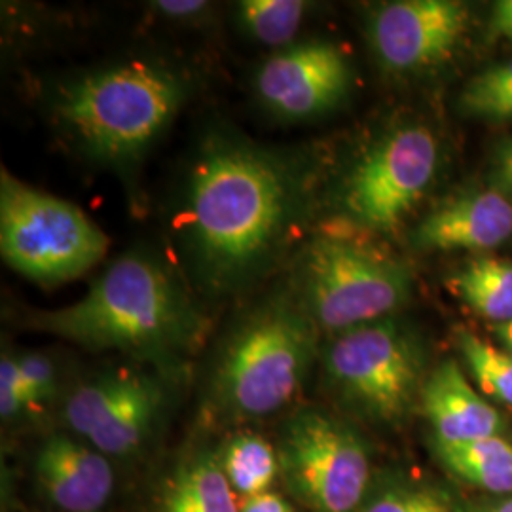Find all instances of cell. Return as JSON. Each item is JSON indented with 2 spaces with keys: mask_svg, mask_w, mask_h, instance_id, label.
I'll list each match as a JSON object with an SVG mask.
<instances>
[{
  "mask_svg": "<svg viewBox=\"0 0 512 512\" xmlns=\"http://www.w3.org/2000/svg\"><path fill=\"white\" fill-rule=\"evenodd\" d=\"M313 200L304 152L209 129L173 202V264L203 302L253 293L300 251Z\"/></svg>",
  "mask_w": 512,
  "mask_h": 512,
  "instance_id": "obj_1",
  "label": "cell"
},
{
  "mask_svg": "<svg viewBox=\"0 0 512 512\" xmlns=\"http://www.w3.org/2000/svg\"><path fill=\"white\" fill-rule=\"evenodd\" d=\"M27 329L90 351H118L175 374L209 327L203 300L181 270L150 249L116 256L80 300L33 310Z\"/></svg>",
  "mask_w": 512,
  "mask_h": 512,
  "instance_id": "obj_2",
  "label": "cell"
},
{
  "mask_svg": "<svg viewBox=\"0 0 512 512\" xmlns=\"http://www.w3.org/2000/svg\"><path fill=\"white\" fill-rule=\"evenodd\" d=\"M190 74L156 57H129L55 86L48 114L59 137L99 167L133 177L192 93Z\"/></svg>",
  "mask_w": 512,
  "mask_h": 512,
  "instance_id": "obj_3",
  "label": "cell"
},
{
  "mask_svg": "<svg viewBox=\"0 0 512 512\" xmlns=\"http://www.w3.org/2000/svg\"><path fill=\"white\" fill-rule=\"evenodd\" d=\"M319 338L287 279L260 294L213 355L205 387L209 412L226 423H243L287 410L319 361Z\"/></svg>",
  "mask_w": 512,
  "mask_h": 512,
  "instance_id": "obj_4",
  "label": "cell"
},
{
  "mask_svg": "<svg viewBox=\"0 0 512 512\" xmlns=\"http://www.w3.org/2000/svg\"><path fill=\"white\" fill-rule=\"evenodd\" d=\"M330 397L355 418L401 427L420 406L427 351L420 334L387 317L330 336L319 353Z\"/></svg>",
  "mask_w": 512,
  "mask_h": 512,
  "instance_id": "obj_5",
  "label": "cell"
},
{
  "mask_svg": "<svg viewBox=\"0 0 512 512\" xmlns=\"http://www.w3.org/2000/svg\"><path fill=\"white\" fill-rule=\"evenodd\" d=\"M285 279L313 325L329 336L393 317L412 294L401 260L334 236L302 243Z\"/></svg>",
  "mask_w": 512,
  "mask_h": 512,
  "instance_id": "obj_6",
  "label": "cell"
},
{
  "mask_svg": "<svg viewBox=\"0 0 512 512\" xmlns=\"http://www.w3.org/2000/svg\"><path fill=\"white\" fill-rule=\"evenodd\" d=\"M109 236L78 205L0 175V255L21 277L57 287L95 268Z\"/></svg>",
  "mask_w": 512,
  "mask_h": 512,
  "instance_id": "obj_7",
  "label": "cell"
},
{
  "mask_svg": "<svg viewBox=\"0 0 512 512\" xmlns=\"http://www.w3.org/2000/svg\"><path fill=\"white\" fill-rule=\"evenodd\" d=\"M279 478L310 512H361L374 482L368 442L336 414L298 408L277 440Z\"/></svg>",
  "mask_w": 512,
  "mask_h": 512,
  "instance_id": "obj_8",
  "label": "cell"
},
{
  "mask_svg": "<svg viewBox=\"0 0 512 512\" xmlns=\"http://www.w3.org/2000/svg\"><path fill=\"white\" fill-rule=\"evenodd\" d=\"M439 160V141L427 126L385 129L349 165L334 205L359 228L395 232L431 188Z\"/></svg>",
  "mask_w": 512,
  "mask_h": 512,
  "instance_id": "obj_9",
  "label": "cell"
},
{
  "mask_svg": "<svg viewBox=\"0 0 512 512\" xmlns=\"http://www.w3.org/2000/svg\"><path fill=\"white\" fill-rule=\"evenodd\" d=\"M160 370L112 368L74 387L63 403V421L78 439L110 459L139 454L154 435L167 406Z\"/></svg>",
  "mask_w": 512,
  "mask_h": 512,
  "instance_id": "obj_10",
  "label": "cell"
},
{
  "mask_svg": "<svg viewBox=\"0 0 512 512\" xmlns=\"http://www.w3.org/2000/svg\"><path fill=\"white\" fill-rule=\"evenodd\" d=\"M471 25L458 0H397L370 10L366 37L385 73L414 76L450 61Z\"/></svg>",
  "mask_w": 512,
  "mask_h": 512,
  "instance_id": "obj_11",
  "label": "cell"
},
{
  "mask_svg": "<svg viewBox=\"0 0 512 512\" xmlns=\"http://www.w3.org/2000/svg\"><path fill=\"white\" fill-rule=\"evenodd\" d=\"M351 78L348 55L334 42H294L260 63L255 95L277 120L306 122L340 107Z\"/></svg>",
  "mask_w": 512,
  "mask_h": 512,
  "instance_id": "obj_12",
  "label": "cell"
},
{
  "mask_svg": "<svg viewBox=\"0 0 512 512\" xmlns=\"http://www.w3.org/2000/svg\"><path fill=\"white\" fill-rule=\"evenodd\" d=\"M33 471L40 492L61 512H101L116 486L112 459L69 433L40 444Z\"/></svg>",
  "mask_w": 512,
  "mask_h": 512,
  "instance_id": "obj_13",
  "label": "cell"
},
{
  "mask_svg": "<svg viewBox=\"0 0 512 512\" xmlns=\"http://www.w3.org/2000/svg\"><path fill=\"white\" fill-rule=\"evenodd\" d=\"M512 236V203L495 190L452 198L425 215L412 234L423 251H488Z\"/></svg>",
  "mask_w": 512,
  "mask_h": 512,
  "instance_id": "obj_14",
  "label": "cell"
},
{
  "mask_svg": "<svg viewBox=\"0 0 512 512\" xmlns=\"http://www.w3.org/2000/svg\"><path fill=\"white\" fill-rule=\"evenodd\" d=\"M421 412L431 427L433 444H463L503 435L505 421L488 403L456 361H444L423 385Z\"/></svg>",
  "mask_w": 512,
  "mask_h": 512,
  "instance_id": "obj_15",
  "label": "cell"
},
{
  "mask_svg": "<svg viewBox=\"0 0 512 512\" xmlns=\"http://www.w3.org/2000/svg\"><path fill=\"white\" fill-rule=\"evenodd\" d=\"M156 512H241L217 452L200 450L181 461L160 488Z\"/></svg>",
  "mask_w": 512,
  "mask_h": 512,
  "instance_id": "obj_16",
  "label": "cell"
},
{
  "mask_svg": "<svg viewBox=\"0 0 512 512\" xmlns=\"http://www.w3.org/2000/svg\"><path fill=\"white\" fill-rule=\"evenodd\" d=\"M435 456L452 475L492 495L512 494V440L505 435L463 444H433Z\"/></svg>",
  "mask_w": 512,
  "mask_h": 512,
  "instance_id": "obj_17",
  "label": "cell"
},
{
  "mask_svg": "<svg viewBox=\"0 0 512 512\" xmlns=\"http://www.w3.org/2000/svg\"><path fill=\"white\" fill-rule=\"evenodd\" d=\"M361 512H465L444 484L406 471L374 476Z\"/></svg>",
  "mask_w": 512,
  "mask_h": 512,
  "instance_id": "obj_18",
  "label": "cell"
},
{
  "mask_svg": "<svg viewBox=\"0 0 512 512\" xmlns=\"http://www.w3.org/2000/svg\"><path fill=\"white\" fill-rule=\"evenodd\" d=\"M220 467L239 497H253L272 490L279 478V456L274 442L255 431H238L224 440Z\"/></svg>",
  "mask_w": 512,
  "mask_h": 512,
  "instance_id": "obj_19",
  "label": "cell"
},
{
  "mask_svg": "<svg viewBox=\"0 0 512 512\" xmlns=\"http://www.w3.org/2000/svg\"><path fill=\"white\" fill-rule=\"evenodd\" d=\"M452 287L476 315L499 325L512 321V262L480 256L452 277Z\"/></svg>",
  "mask_w": 512,
  "mask_h": 512,
  "instance_id": "obj_20",
  "label": "cell"
},
{
  "mask_svg": "<svg viewBox=\"0 0 512 512\" xmlns=\"http://www.w3.org/2000/svg\"><path fill=\"white\" fill-rule=\"evenodd\" d=\"M310 6L304 0H241L234 6L236 25L251 42L277 52L294 44Z\"/></svg>",
  "mask_w": 512,
  "mask_h": 512,
  "instance_id": "obj_21",
  "label": "cell"
},
{
  "mask_svg": "<svg viewBox=\"0 0 512 512\" xmlns=\"http://www.w3.org/2000/svg\"><path fill=\"white\" fill-rule=\"evenodd\" d=\"M458 348L478 387L499 403L512 406V355L469 330H459Z\"/></svg>",
  "mask_w": 512,
  "mask_h": 512,
  "instance_id": "obj_22",
  "label": "cell"
},
{
  "mask_svg": "<svg viewBox=\"0 0 512 512\" xmlns=\"http://www.w3.org/2000/svg\"><path fill=\"white\" fill-rule=\"evenodd\" d=\"M18 363L29 414H37L55 399L59 387L57 368L52 357L40 351H21L18 353Z\"/></svg>",
  "mask_w": 512,
  "mask_h": 512,
  "instance_id": "obj_23",
  "label": "cell"
},
{
  "mask_svg": "<svg viewBox=\"0 0 512 512\" xmlns=\"http://www.w3.org/2000/svg\"><path fill=\"white\" fill-rule=\"evenodd\" d=\"M25 414H29V404L19 372L18 353L4 351L0 359V416L10 423Z\"/></svg>",
  "mask_w": 512,
  "mask_h": 512,
  "instance_id": "obj_24",
  "label": "cell"
},
{
  "mask_svg": "<svg viewBox=\"0 0 512 512\" xmlns=\"http://www.w3.org/2000/svg\"><path fill=\"white\" fill-rule=\"evenodd\" d=\"M512 90V59L507 63L495 65L484 73L476 74L475 78L465 86V90L459 97L461 105L475 103L486 97H494L499 93Z\"/></svg>",
  "mask_w": 512,
  "mask_h": 512,
  "instance_id": "obj_25",
  "label": "cell"
},
{
  "mask_svg": "<svg viewBox=\"0 0 512 512\" xmlns=\"http://www.w3.org/2000/svg\"><path fill=\"white\" fill-rule=\"evenodd\" d=\"M154 12L171 21H196L202 19L211 8L202 0H160L150 4Z\"/></svg>",
  "mask_w": 512,
  "mask_h": 512,
  "instance_id": "obj_26",
  "label": "cell"
},
{
  "mask_svg": "<svg viewBox=\"0 0 512 512\" xmlns=\"http://www.w3.org/2000/svg\"><path fill=\"white\" fill-rule=\"evenodd\" d=\"M465 112L478 116V118H488V120H512V90L511 92L499 93L494 97H486L475 103L461 105Z\"/></svg>",
  "mask_w": 512,
  "mask_h": 512,
  "instance_id": "obj_27",
  "label": "cell"
},
{
  "mask_svg": "<svg viewBox=\"0 0 512 512\" xmlns=\"http://www.w3.org/2000/svg\"><path fill=\"white\" fill-rule=\"evenodd\" d=\"M241 512H294L293 503L274 490L253 497H239Z\"/></svg>",
  "mask_w": 512,
  "mask_h": 512,
  "instance_id": "obj_28",
  "label": "cell"
},
{
  "mask_svg": "<svg viewBox=\"0 0 512 512\" xmlns=\"http://www.w3.org/2000/svg\"><path fill=\"white\" fill-rule=\"evenodd\" d=\"M492 175L494 183L512 196V141L497 150Z\"/></svg>",
  "mask_w": 512,
  "mask_h": 512,
  "instance_id": "obj_29",
  "label": "cell"
},
{
  "mask_svg": "<svg viewBox=\"0 0 512 512\" xmlns=\"http://www.w3.org/2000/svg\"><path fill=\"white\" fill-rule=\"evenodd\" d=\"M492 25L497 35L512 40V0H503L495 4Z\"/></svg>",
  "mask_w": 512,
  "mask_h": 512,
  "instance_id": "obj_30",
  "label": "cell"
},
{
  "mask_svg": "<svg viewBox=\"0 0 512 512\" xmlns=\"http://www.w3.org/2000/svg\"><path fill=\"white\" fill-rule=\"evenodd\" d=\"M476 512H512V494L499 495L494 501L482 505Z\"/></svg>",
  "mask_w": 512,
  "mask_h": 512,
  "instance_id": "obj_31",
  "label": "cell"
},
{
  "mask_svg": "<svg viewBox=\"0 0 512 512\" xmlns=\"http://www.w3.org/2000/svg\"><path fill=\"white\" fill-rule=\"evenodd\" d=\"M497 334H499V338H501V342L505 346V351L512 355V321L499 325L497 327Z\"/></svg>",
  "mask_w": 512,
  "mask_h": 512,
  "instance_id": "obj_32",
  "label": "cell"
}]
</instances>
